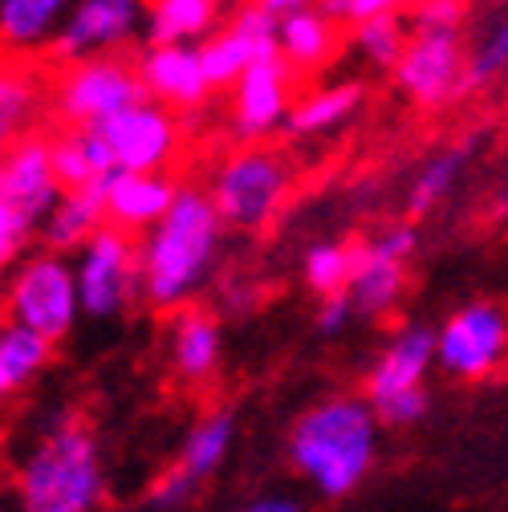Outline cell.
<instances>
[{
  "mask_svg": "<svg viewBox=\"0 0 508 512\" xmlns=\"http://www.w3.org/2000/svg\"><path fill=\"white\" fill-rule=\"evenodd\" d=\"M224 244V220L208 187H183L175 208L139 244V297L155 313L192 309L212 281Z\"/></svg>",
  "mask_w": 508,
  "mask_h": 512,
  "instance_id": "6da1fadb",
  "label": "cell"
},
{
  "mask_svg": "<svg viewBox=\"0 0 508 512\" xmlns=\"http://www.w3.org/2000/svg\"><path fill=\"white\" fill-rule=\"evenodd\" d=\"M378 415L358 395H334L313 403L289 431L293 472L322 496L346 500L362 488L378 460Z\"/></svg>",
  "mask_w": 508,
  "mask_h": 512,
  "instance_id": "7a4b0ae2",
  "label": "cell"
},
{
  "mask_svg": "<svg viewBox=\"0 0 508 512\" xmlns=\"http://www.w3.org/2000/svg\"><path fill=\"white\" fill-rule=\"evenodd\" d=\"M17 512H94L106 492L102 447L86 419L57 415L17 460Z\"/></svg>",
  "mask_w": 508,
  "mask_h": 512,
  "instance_id": "3957f363",
  "label": "cell"
},
{
  "mask_svg": "<svg viewBox=\"0 0 508 512\" xmlns=\"http://www.w3.org/2000/svg\"><path fill=\"white\" fill-rule=\"evenodd\" d=\"M66 187L53 167V139L25 135L13 147H5L0 163V261L9 269L25 256L33 236H41V224L61 204Z\"/></svg>",
  "mask_w": 508,
  "mask_h": 512,
  "instance_id": "277c9868",
  "label": "cell"
},
{
  "mask_svg": "<svg viewBox=\"0 0 508 512\" xmlns=\"http://www.w3.org/2000/svg\"><path fill=\"white\" fill-rule=\"evenodd\" d=\"M293 187V167L273 147H240L220 159V167L208 179V196L224 220V228L236 232H261L273 224V216L285 208Z\"/></svg>",
  "mask_w": 508,
  "mask_h": 512,
  "instance_id": "5b68a950",
  "label": "cell"
},
{
  "mask_svg": "<svg viewBox=\"0 0 508 512\" xmlns=\"http://www.w3.org/2000/svg\"><path fill=\"white\" fill-rule=\"evenodd\" d=\"M9 322L41 334L45 342H61L82 317V293L74 261L57 256L49 248L25 252L9 269Z\"/></svg>",
  "mask_w": 508,
  "mask_h": 512,
  "instance_id": "8992f818",
  "label": "cell"
},
{
  "mask_svg": "<svg viewBox=\"0 0 508 512\" xmlns=\"http://www.w3.org/2000/svg\"><path fill=\"white\" fill-rule=\"evenodd\" d=\"M139 102H147L139 66L122 57L78 61L53 86V110L61 122H70V131H94Z\"/></svg>",
  "mask_w": 508,
  "mask_h": 512,
  "instance_id": "52a82bcc",
  "label": "cell"
},
{
  "mask_svg": "<svg viewBox=\"0 0 508 512\" xmlns=\"http://www.w3.org/2000/svg\"><path fill=\"white\" fill-rule=\"evenodd\" d=\"M399 94L419 110H443L468 94V45L464 29L443 33H411L399 66H395Z\"/></svg>",
  "mask_w": 508,
  "mask_h": 512,
  "instance_id": "ba28073f",
  "label": "cell"
},
{
  "mask_svg": "<svg viewBox=\"0 0 508 512\" xmlns=\"http://www.w3.org/2000/svg\"><path fill=\"white\" fill-rule=\"evenodd\" d=\"M439 370L456 382H480L508 358V309L500 301H472L435 330Z\"/></svg>",
  "mask_w": 508,
  "mask_h": 512,
  "instance_id": "9c48e42d",
  "label": "cell"
},
{
  "mask_svg": "<svg viewBox=\"0 0 508 512\" xmlns=\"http://www.w3.org/2000/svg\"><path fill=\"white\" fill-rule=\"evenodd\" d=\"M74 273L86 317H94V322L122 317L139 297V244L131 240V232H118L106 224L74 256Z\"/></svg>",
  "mask_w": 508,
  "mask_h": 512,
  "instance_id": "30bf717a",
  "label": "cell"
},
{
  "mask_svg": "<svg viewBox=\"0 0 508 512\" xmlns=\"http://www.w3.org/2000/svg\"><path fill=\"white\" fill-rule=\"evenodd\" d=\"M151 5L147 0H74V9L53 41V57L90 61V57H118L135 37L147 33Z\"/></svg>",
  "mask_w": 508,
  "mask_h": 512,
  "instance_id": "8fae6325",
  "label": "cell"
},
{
  "mask_svg": "<svg viewBox=\"0 0 508 512\" xmlns=\"http://www.w3.org/2000/svg\"><path fill=\"white\" fill-rule=\"evenodd\" d=\"M236 447V419L232 411H212L192 423V431L183 435L175 460L155 476L151 484V504L159 508H179L192 500L232 456Z\"/></svg>",
  "mask_w": 508,
  "mask_h": 512,
  "instance_id": "7c38bea8",
  "label": "cell"
},
{
  "mask_svg": "<svg viewBox=\"0 0 508 512\" xmlns=\"http://www.w3.org/2000/svg\"><path fill=\"white\" fill-rule=\"evenodd\" d=\"M94 131L106 139L114 167L118 171H167V163L179 155V122L167 106L159 102H139L131 110H122L118 118L94 126Z\"/></svg>",
  "mask_w": 508,
  "mask_h": 512,
  "instance_id": "4fadbf2b",
  "label": "cell"
},
{
  "mask_svg": "<svg viewBox=\"0 0 508 512\" xmlns=\"http://www.w3.org/2000/svg\"><path fill=\"white\" fill-rule=\"evenodd\" d=\"M289 61L277 53L261 57L236 86H232V131L244 147H257L277 126H289L293 114V78Z\"/></svg>",
  "mask_w": 508,
  "mask_h": 512,
  "instance_id": "5bb4252c",
  "label": "cell"
},
{
  "mask_svg": "<svg viewBox=\"0 0 508 512\" xmlns=\"http://www.w3.org/2000/svg\"><path fill=\"white\" fill-rule=\"evenodd\" d=\"M277 29L281 21L273 13H265L261 5H244L232 13L228 25H220L204 45H200V57H204V74L212 82V90H224V86H236L261 57L277 53Z\"/></svg>",
  "mask_w": 508,
  "mask_h": 512,
  "instance_id": "9a60e30c",
  "label": "cell"
},
{
  "mask_svg": "<svg viewBox=\"0 0 508 512\" xmlns=\"http://www.w3.org/2000/svg\"><path fill=\"white\" fill-rule=\"evenodd\" d=\"M135 66H139L147 98L167 106L171 114L200 110L212 94L200 45H155V49H143V57L135 61Z\"/></svg>",
  "mask_w": 508,
  "mask_h": 512,
  "instance_id": "2e32d148",
  "label": "cell"
},
{
  "mask_svg": "<svg viewBox=\"0 0 508 512\" xmlns=\"http://www.w3.org/2000/svg\"><path fill=\"white\" fill-rule=\"evenodd\" d=\"M439 366L435 358V330L431 326H403L387 346L383 354L374 358V366L366 370V403L378 407L403 391H419L427 387V374Z\"/></svg>",
  "mask_w": 508,
  "mask_h": 512,
  "instance_id": "e0dca14e",
  "label": "cell"
},
{
  "mask_svg": "<svg viewBox=\"0 0 508 512\" xmlns=\"http://www.w3.org/2000/svg\"><path fill=\"white\" fill-rule=\"evenodd\" d=\"M220 358H224V334L216 317L200 305L179 309L167 326V366L175 382H183V387H208L220 374Z\"/></svg>",
  "mask_w": 508,
  "mask_h": 512,
  "instance_id": "ac0fdd59",
  "label": "cell"
},
{
  "mask_svg": "<svg viewBox=\"0 0 508 512\" xmlns=\"http://www.w3.org/2000/svg\"><path fill=\"white\" fill-rule=\"evenodd\" d=\"M179 183L167 171H118L106 187V224L118 232H151L179 200Z\"/></svg>",
  "mask_w": 508,
  "mask_h": 512,
  "instance_id": "d6986e66",
  "label": "cell"
},
{
  "mask_svg": "<svg viewBox=\"0 0 508 512\" xmlns=\"http://www.w3.org/2000/svg\"><path fill=\"white\" fill-rule=\"evenodd\" d=\"M407 293V261L391 256L387 248H378L374 240H358V269L350 281V305L358 317H387Z\"/></svg>",
  "mask_w": 508,
  "mask_h": 512,
  "instance_id": "ffe728a7",
  "label": "cell"
},
{
  "mask_svg": "<svg viewBox=\"0 0 508 512\" xmlns=\"http://www.w3.org/2000/svg\"><path fill=\"white\" fill-rule=\"evenodd\" d=\"M277 49L281 57L289 61V70L297 74H317L326 70L330 61L338 57L342 49V33H338V21H330L322 9H301L293 17L281 21L277 29Z\"/></svg>",
  "mask_w": 508,
  "mask_h": 512,
  "instance_id": "44dd1931",
  "label": "cell"
},
{
  "mask_svg": "<svg viewBox=\"0 0 508 512\" xmlns=\"http://www.w3.org/2000/svg\"><path fill=\"white\" fill-rule=\"evenodd\" d=\"M106 228V196L102 191H66L61 204L49 212V220L41 224V248L57 252V256H78L98 232Z\"/></svg>",
  "mask_w": 508,
  "mask_h": 512,
  "instance_id": "7402d4cb",
  "label": "cell"
},
{
  "mask_svg": "<svg viewBox=\"0 0 508 512\" xmlns=\"http://www.w3.org/2000/svg\"><path fill=\"white\" fill-rule=\"evenodd\" d=\"M53 167H57V179L66 191H102L110 179L118 175L114 167V155L106 147V139L98 131H66L53 139Z\"/></svg>",
  "mask_w": 508,
  "mask_h": 512,
  "instance_id": "603a6c76",
  "label": "cell"
},
{
  "mask_svg": "<svg viewBox=\"0 0 508 512\" xmlns=\"http://www.w3.org/2000/svg\"><path fill=\"white\" fill-rule=\"evenodd\" d=\"M74 0H0V37L13 53L53 49Z\"/></svg>",
  "mask_w": 508,
  "mask_h": 512,
  "instance_id": "cb8c5ba5",
  "label": "cell"
},
{
  "mask_svg": "<svg viewBox=\"0 0 508 512\" xmlns=\"http://www.w3.org/2000/svg\"><path fill=\"white\" fill-rule=\"evenodd\" d=\"M220 5L208 0H155L147 17V49L155 45H204L216 33Z\"/></svg>",
  "mask_w": 508,
  "mask_h": 512,
  "instance_id": "d4e9b609",
  "label": "cell"
},
{
  "mask_svg": "<svg viewBox=\"0 0 508 512\" xmlns=\"http://www.w3.org/2000/svg\"><path fill=\"white\" fill-rule=\"evenodd\" d=\"M362 102H366L362 82H334V86H322V90H309L289 114V135H297V139L330 135L362 110Z\"/></svg>",
  "mask_w": 508,
  "mask_h": 512,
  "instance_id": "484cf974",
  "label": "cell"
},
{
  "mask_svg": "<svg viewBox=\"0 0 508 512\" xmlns=\"http://www.w3.org/2000/svg\"><path fill=\"white\" fill-rule=\"evenodd\" d=\"M49 358H53V342H45L41 334L17 322H5V330H0V395L17 399L21 391H29L49 366Z\"/></svg>",
  "mask_w": 508,
  "mask_h": 512,
  "instance_id": "4316f807",
  "label": "cell"
},
{
  "mask_svg": "<svg viewBox=\"0 0 508 512\" xmlns=\"http://www.w3.org/2000/svg\"><path fill=\"white\" fill-rule=\"evenodd\" d=\"M472 151H476V139L468 135V139H460V143H452V147L435 151V155L419 167V175L411 179V191H407V208H411L415 220H419V216H431L443 200L452 196V187L460 183V175H464Z\"/></svg>",
  "mask_w": 508,
  "mask_h": 512,
  "instance_id": "83f0119b",
  "label": "cell"
},
{
  "mask_svg": "<svg viewBox=\"0 0 508 512\" xmlns=\"http://www.w3.org/2000/svg\"><path fill=\"white\" fill-rule=\"evenodd\" d=\"M354 269H358V240H350V244L346 240H317L301 256V277H305L309 293H317L322 301L350 293Z\"/></svg>",
  "mask_w": 508,
  "mask_h": 512,
  "instance_id": "f1b7e54d",
  "label": "cell"
},
{
  "mask_svg": "<svg viewBox=\"0 0 508 512\" xmlns=\"http://www.w3.org/2000/svg\"><path fill=\"white\" fill-rule=\"evenodd\" d=\"M407 41H411V33H407V25H403L399 17L358 21L354 33H350V45H354V53L366 61V66H370V70H391V74H395V66H399Z\"/></svg>",
  "mask_w": 508,
  "mask_h": 512,
  "instance_id": "f546056e",
  "label": "cell"
},
{
  "mask_svg": "<svg viewBox=\"0 0 508 512\" xmlns=\"http://www.w3.org/2000/svg\"><path fill=\"white\" fill-rule=\"evenodd\" d=\"M500 78H508V13L496 17L484 37L468 49V94L488 90Z\"/></svg>",
  "mask_w": 508,
  "mask_h": 512,
  "instance_id": "4dcf8cb0",
  "label": "cell"
},
{
  "mask_svg": "<svg viewBox=\"0 0 508 512\" xmlns=\"http://www.w3.org/2000/svg\"><path fill=\"white\" fill-rule=\"evenodd\" d=\"M37 106V90L21 70H5L0 78V135H5V147H13L17 139H25V122Z\"/></svg>",
  "mask_w": 508,
  "mask_h": 512,
  "instance_id": "1f68e13d",
  "label": "cell"
},
{
  "mask_svg": "<svg viewBox=\"0 0 508 512\" xmlns=\"http://www.w3.org/2000/svg\"><path fill=\"white\" fill-rule=\"evenodd\" d=\"M468 0H415L411 9V33H443V29H464Z\"/></svg>",
  "mask_w": 508,
  "mask_h": 512,
  "instance_id": "d6a6232c",
  "label": "cell"
},
{
  "mask_svg": "<svg viewBox=\"0 0 508 512\" xmlns=\"http://www.w3.org/2000/svg\"><path fill=\"white\" fill-rule=\"evenodd\" d=\"M427 411H431V391L427 387L403 391V395H395V399L374 407V415H378V423H383V427H415V423L427 419Z\"/></svg>",
  "mask_w": 508,
  "mask_h": 512,
  "instance_id": "836d02e7",
  "label": "cell"
},
{
  "mask_svg": "<svg viewBox=\"0 0 508 512\" xmlns=\"http://www.w3.org/2000/svg\"><path fill=\"white\" fill-rule=\"evenodd\" d=\"M407 0H317V9H322L330 21H374V17H395Z\"/></svg>",
  "mask_w": 508,
  "mask_h": 512,
  "instance_id": "e575fe53",
  "label": "cell"
},
{
  "mask_svg": "<svg viewBox=\"0 0 508 512\" xmlns=\"http://www.w3.org/2000/svg\"><path fill=\"white\" fill-rule=\"evenodd\" d=\"M350 317H358V313H354L350 297L342 293V297H326V301H317V317H313V326H317V334L334 338V334H342V330L350 326Z\"/></svg>",
  "mask_w": 508,
  "mask_h": 512,
  "instance_id": "d590c367",
  "label": "cell"
},
{
  "mask_svg": "<svg viewBox=\"0 0 508 512\" xmlns=\"http://www.w3.org/2000/svg\"><path fill=\"white\" fill-rule=\"evenodd\" d=\"M240 512H309V504L301 496H289V492H265L257 500H248Z\"/></svg>",
  "mask_w": 508,
  "mask_h": 512,
  "instance_id": "8d00e7d4",
  "label": "cell"
},
{
  "mask_svg": "<svg viewBox=\"0 0 508 512\" xmlns=\"http://www.w3.org/2000/svg\"><path fill=\"white\" fill-rule=\"evenodd\" d=\"M257 5H261L265 13H273L277 21H285V17L301 13V9H313V0H257Z\"/></svg>",
  "mask_w": 508,
  "mask_h": 512,
  "instance_id": "74e56055",
  "label": "cell"
},
{
  "mask_svg": "<svg viewBox=\"0 0 508 512\" xmlns=\"http://www.w3.org/2000/svg\"><path fill=\"white\" fill-rule=\"evenodd\" d=\"M488 220L500 224V228H508V183L496 187V196H492V204H488Z\"/></svg>",
  "mask_w": 508,
  "mask_h": 512,
  "instance_id": "f35d334b",
  "label": "cell"
},
{
  "mask_svg": "<svg viewBox=\"0 0 508 512\" xmlns=\"http://www.w3.org/2000/svg\"><path fill=\"white\" fill-rule=\"evenodd\" d=\"M208 5H220V0H208Z\"/></svg>",
  "mask_w": 508,
  "mask_h": 512,
  "instance_id": "ab89813d",
  "label": "cell"
}]
</instances>
